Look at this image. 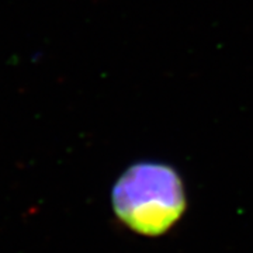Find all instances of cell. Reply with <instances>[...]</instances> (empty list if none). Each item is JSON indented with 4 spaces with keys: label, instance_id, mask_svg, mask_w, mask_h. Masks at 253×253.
Returning a JSON list of instances; mask_svg holds the SVG:
<instances>
[{
    "label": "cell",
    "instance_id": "6da1fadb",
    "mask_svg": "<svg viewBox=\"0 0 253 253\" xmlns=\"http://www.w3.org/2000/svg\"><path fill=\"white\" fill-rule=\"evenodd\" d=\"M186 207L179 174L163 163L131 166L113 189V208L132 231L155 236L170 229Z\"/></svg>",
    "mask_w": 253,
    "mask_h": 253
}]
</instances>
